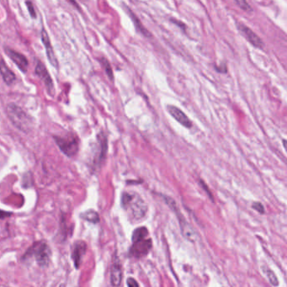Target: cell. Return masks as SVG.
<instances>
[{
    "label": "cell",
    "instance_id": "obj_1",
    "mask_svg": "<svg viewBox=\"0 0 287 287\" xmlns=\"http://www.w3.org/2000/svg\"><path fill=\"white\" fill-rule=\"evenodd\" d=\"M121 205L127 211L129 217L134 221L143 218L148 212V205L136 192H124Z\"/></svg>",
    "mask_w": 287,
    "mask_h": 287
},
{
    "label": "cell",
    "instance_id": "obj_2",
    "mask_svg": "<svg viewBox=\"0 0 287 287\" xmlns=\"http://www.w3.org/2000/svg\"><path fill=\"white\" fill-rule=\"evenodd\" d=\"M8 119L19 131L25 133L30 132L33 128V120L25 110L14 103H9L6 107Z\"/></svg>",
    "mask_w": 287,
    "mask_h": 287
},
{
    "label": "cell",
    "instance_id": "obj_3",
    "mask_svg": "<svg viewBox=\"0 0 287 287\" xmlns=\"http://www.w3.org/2000/svg\"><path fill=\"white\" fill-rule=\"evenodd\" d=\"M26 256H33L39 266L42 268L49 266L52 259V251L45 242H37L26 252Z\"/></svg>",
    "mask_w": 287,
    "mask_h": 287
},
{
    "label": "cell",
    "instance_id": "obj_4",
    "mask_svg": "<svg viewBox=\"0 0 287 287\" xmlns=\"http://www.w3.org/2000/svg\"><path fill=\"white\" fill-rule=\"evenodd\" d=\"M164 200L166 201L168 205H170V207L172 209L173 211H175V213L177 215L179 219V222L181 225V232L183 234L184 237L187 239V240L191 241V242H194L197 239V233L194 231V228L191 226V225L186 222V219L184 218L183 215L181 213L180 209L176 205L175 200H173L172 198L168 196H164Z\"/></svg>",
    "mask_w": 287,
    "mask_h": 287
},
{
    "label": "cell",
    "instance_id": "obj_5",
    "mask_svg": "<svg viewBox=\"0 0 287 287\" xmlns=\"http://www.w3.org/2000/svg\"><path fill=\"white\" fill-rule=\"evenodd\" d=\"M55 142L59 147L60 150L63 152L66 156L74 157L79 152L80 143L79 139L75 135H66L64 137L61 136H53Z\"/></svg>",
    "mask_w": 287,
    "mask_h": 287
},
{
    "label": "cell",
    "instance_id": "obj_6",
    "mask_svg": "<svg viewBox=\"0 0 287 287\" xmlns=\"http://www.w3.org/2000/svg\"><path fill=\"white\" fill-rule=\"evenodd\" d=\"M151 249H152V240L150 238H146L144 240L132 243V246L130 249L129 255L131 257L139 259L148 255Z\"/></svg>",
    "mask_w": 287,
    "mask_h": 287
},
{
    "label": "cell",
    "instance_id": "obj_7",
    "mask_svg": "<svg viewBox=\"0 0 287 287\" xmlns=\"http://www.w3.org/2000/svg\"><path fill=\"white\" fill-rule=\"evenodd\" d=\"M123 278L122 266L117 255H115L113 260L111 270H110V283L113 287H121V282Z\"/></svg>",
    "mask_w": 287,
    "mask_h": 287
},
{
    "label": "cell",
    "instance_id": "obj_8",
    "mask_svg": "<svg viewBox=\"0 0 287 287\" xmlns=\"http://www.w3.org/2000/svg\"><path fill=\"white\" fill-rule=\"evenodd\" d=\"M36 74L40 78V80L44 83L45 86L47 87L48 93L52 96V94L54 92V85H53L52 78L50 76L49 72L47 71L46 66L44 65L43 63L40 61L36 64Z\"/></svg>",
    "mask_w": 287,
    "mask_h": 287
},
{
    "label": "cell",
    "instance_id": "obj_9",
    "mask_svg": "<svg viewBox=\"0 0 287 287\" xmlns=\"http://www.w3.org/2000/svg\"><path fill=\"white\" fill-rule=\"evenodd\" d=\"M238 30L242 33V35H243L253 46H255L256 48L262 49L264 46H265V44L263 42L262 39L260 38V36H258L257 35L255 34V32H254L250 28L248 27L247 25H244V24L239 23V24H238Z\"/></svg>",
    "mask_w": 287,
    "mask_h": 287
},
{
    "label": "cell",
    "instance_id": "obj_10",
    "mask_svg": "<svg viewBox=\"0 0 287 287\" xmlns=\"http://www.w3.org/2000/svg\"><path fill=\"white\" fill-rule=\"evenodd\" d=\"M87 250V245L84 241L79 240L75 242L72 249V258L74 260V266L76 269L80 268L82 265L83 258Z\"/></svg>",
    "mask_w": 287,
    "mask_h": 287
},
{
    "label": "cell",
    "instance_id": "obj_11",
    "mask_svg": "<svg viewBox=\"0 0 287 287\" xmlns=\"http://www.w3.org/2000/svg\"><path fill=\"white\" fill-rule=\"evenodd\" d=\"M4 51H5L6 54L8 55V58H10L11 60L15 63V65L23 73L27 72L29 63H28L27 58H25L24 55L16 52V51H14V50L11 49L9 47H5Z\"/></svg>",
    "mask_w": 287,
    "mask_h": 287
},
{
    "label": "cell",
    "instance_id": "obj_12",
    "mask_svg": "<svg viewBox=\"0 0 287 287\" xmlns=\"http://www.w3.org/2000/svg\"><path fill=\"white\" fill-rule=\"evenodd\" d=\"M41 41L45 46V49H46V53H47V57L49 60L50 63L52 64L56 69H58V62L57 59V57L55 55L53 49H52V44L50 41L49 36L48 33L46 31L45 29H42L41 30Z\"/></svg>",
    "mask_w": 287,
    "mask_h": 287
},
{
    "label": "cell",
    "instance_id": "obj_13",
    "mask_svg": "<svg viewBox=\"0 0 287 287\" xmlns=\"http://www.w3.org/2000/svg\"><path fill=\"white\" fill-rule=\"evenodd\" d=\"M167 109L171 116L175 118L179 123L181 124L186 128L191 127L192 122L190 120L189 117L181 109H179L178 107L175 106V105H168Z\"/></svg>",
    "mask_w": 287,
    "mask_h": 287
},
{
    "label": "cell",
    "instance_id": "obj_14",
    "mask_svg": "<svg viewBox=\"0 0 287 287\" xmlns=\"http://www.w3.org/2000/svg\"><path fill=\"white\" fill-rule=\"evenodd\" d=\"M98 155L96 156V163L97 164H100L103 159L105 158V154H106L107 152V139L106 137L104 136L103 133H100L98 134Z\"/></svg>",
    "mask_w": 287,
    "mask_h": 287
},
{
    "label": "cell",
    "instance_id": "obj_15",
    "mask_svg": "<svg viewBox=\"0 0 287 287\" xmlns=\"http://www.w3.org/2000/svg\"><path fill=\"white\" fill-rule=\"evenodd\" d=\"M0 72L2 74V78H3V81L7 85H11L14 84L15 81V74L11 71L10 69H8V66L6 65L4 63V60L2 59L1 60V65H0Z\"/></svg>",
    "mask_w": 287,
    "mask_h": 287
},
{
    "label": "cell",
    "instance_id": "obj_16",
    "mask_svg": "<svg viewBox=\"0 0 287 287\" xmlns=\"http://www.w3.org/2000/svg\"><path fill=\"white\" fill-rule=\"evenodd\" d=\"M127 13H129V15H130L131 19H132V21L134 23L135 27L137 29V31L141 33L142 36H146V37H151L152 36L151 33L143 26L142 23L140 22L139 19L137 18V15L132 11L130 10L129 8H127Z\"/></svg>",
    "mask_w": 287,
    "mask_h": 287
},
{
    "label": "cell",
    "instance_id": "obj_17",
    "mask_svg": "<svg viewBox=\"0 0 287 287\" xmlns=\"http://www.w3.org/2000/svg\"><path fill=\"white\" fill-rule=\"evenodd\" d=\"M148 235V230L147 227H137V229L135 230L133 233H132V243H136L138 241L144 240L147 238Z\"/></svg>",
    "mask_w": 287,
    "mask_h": 287
},
{
    "label": "cell",
    "instance_id": "obj_18",
    "mask_svg": "<svg viewBox=\"0 0 287 287\" xmlns=\"http://www.w3.org/2000/svg\"><path fill=\"white\" fill-rule=\"evenodd\" d=\"M80 216L85 221L92 222V223H98L99 222L98 214L96 211H93V210H89V211H85L84 213L80 215Z\"/></svg>",
    "mask_w": 287,
    "mask_h": 287
},
{
    "label": "cell",
    "instance_id": "obj_19",
    "mask_svg": "<svg viewBox=\"0 0 287 287\" xmlns=\"http://www.w3.org/2000/svg\"><path fill=\"white\" fill-rule=\"evenodd\" d=\"M99 62L101 63L102 66L104 67V70H105V73H106L107 76L109 77V80L113 81L114 80V75H113L112 69H111V66L109 64V62L107 59L104 58H101L99 59Z\"/></svg>",
    "mask_w": 287,
    "mask_h": 287
},
{
    "label": "cell",
    "instance_id": "obj_20",
    "mask_svg": "<svg viewBox=\"0 0 287 287\" xmlns=\"http://www.w3.org/2000/svg\"><path fill=\"white\" fill-rule=\"evenodd\" d=\"M266 275L267 278H268L269 282L271 283L273 287H277L279 286V281H278V278H277L276 274L274 273V271H271V269L266 268Z\"/></svg>",
    "mask_w": 287,
    "mask_h": 287
},
{
    "label": "cell",
    "instance_id": "obj_21",
    "mask_svg": "<svg viewBox=\"0 0 287 287\" xmlns=\"http://www.w3.org/2000/svg\"><path fill=\"white\" fill-rule=\"evenodd\" d=\"M236 4H238L239 8H242L243 10L246 11V12H253V8L251 6L249 5V3L244 0H238L235 1Z\"/></svg>",
    "mask_w": 287,
    "mask_h": 287
},
{
    "label": "cell",
    "instance_id": "obj_22",
    "mask_svg": "<svg viewBox=\"0 0 287 287\" xmlns=\"http://www.w3.org/2000/svg\"><path fill=\"white\" fill-rule=\"evenodd\" d=\"M25 4L27 5L28 10H29V14H30V17L33 18V19H36V10H35V8H34L32 3H31V2H26Z\"/></svg>",
    "mask_w": 287,
    "mask_h": 287
},
{
    "label": "cell",
    "instance_id": "obj_23",
    "mask_svg": "<svg viewBox=\"0 0 287 287\" xmlns=\"http://www.w3.org/2000/svg\"><path fill=\"white\" fill-rule=\"evenodd\" d=\"M252 208H254L255 211H257L258 212H260V214H264L265 213V211H265L264 205H263L260 202L253 203Z\"/></svg>",
    "mask_w": 287,
    "mask_h": 287
},
{
    "label": "cell",
    "instance_id": "obj_24",
    "mask_svg": "<svg viewBox=\"0 0 287 287\" xmlns=\"http://www.w3.org/2000/svg\"><path fill=\"white\" fill-rule=\"evenodd\" d=\"M200 185H201V186H202V188L204 189V191H205L207 193L208 196L210 197V199H211V200H214L213 195H212L211 191H210V190H209V188H208V186H206V184H205V182L202 181H200Z\"/></svg>",
    "mask_w": 287,
    "mask_h": 287
},
{
    "label": "cell",
    "instance_id": "obj_25",
    "mask_svg": "<svg viewBox=\"0 0 287 287\" xmlns=\"http://www.w3.org/2000/svg\"><path fill=\"white\" fill-rule=\"evenodd\" d=\"M126 284L128 286V287H139V285L137 283V281L132 278V277H130L126 281Z\"/></svg>",
    "mask_w": 287,
    "mask_h": 287
},
{
    "label": "cell",
    "instance_id": "obj_26",
    "mask_svg": "<svg viewBox=\"0 0 287 287\" xmlns=\"http://www.w3.org/2000/svg\"><path fill=\"white\" fill-rule=\"evenodd\" d=\"M170 21L173 22V23H174V24H175V25H179V26H180V27H181V29H182V30H186V25H185L184 23H182V22L178 21L177 19H171V20H170Z\"/></svg>",
    "mask_w": 287,
    "mask_h": 287
},
{
    "label": "cell",
    "instance_id": "obj_27",
    "mask_svg": "<svg viewBox=\"0 0 287 287\" xmlns=\"http://www.w3.org/2000/svg\"><path fill=\"white\" fill-rule=\"evenodd\" d=\"M283 146H284L285 149L287 153V140H283Z\"/></svg>",
    "mask_w": 287,
    "mask_h": 287
},
{
    "label": "cell",
    "instance_id": "obj_28",
    "mask_svg": "<svg viewBox=\"0 0 287 287\" xmlns=\"http://www.w3.org/2000/svg\"><path fill=\"white\" fill-rule=\"evenodd\" d=\"M66 287V286L64 284H62V285H61L60 287Z\"/></svg>",
    "mask_w": 287,
    "mask_h": 287
}]
</instances>
